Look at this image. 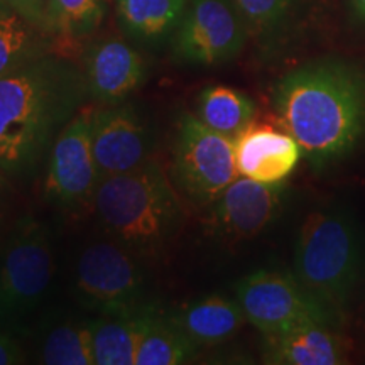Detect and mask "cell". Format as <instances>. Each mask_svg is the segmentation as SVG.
<instances>
[{
	"mask_svg": "<svg viewBox=\"0 0 365 365\" xmlns=\"http://www.w3.org/2000/svg\"><path fill=\"white\" fill-rule=\"evenodd\" d=\"M272 105L303 156L323 170L352 153L365 134V73L344 58L312 59L274 85Z\"/></svg>",
	"mask_w": 365,
	"mask_h": 365,
	"instance_id": "obj_1",
	"label": "cell"
},
{
	"mask_svg": "<svg viewBox=\"0 0 365 365\" xmlns=\"http://www.w3.org/2000/svg\"><path fill=\"white\" fill-rule=\"evenodd\" d=\"M88 97L81 66L56 51L0 76V171H33Z\"/></svg>",
	"mask_w": 365,
	"mask_h": 365,
	"instance_id": "obj_2",
	"label": "cell"
},
{
	"mask_svg": "<svg viewBox=\"0 0 365 365\" xmlns=\"http://www.w3.org/2000/svg\"><path fill=\"white\" fill-rule=\"evenodd\" d=\"M95 213L112 240L140 259H158L182 222L176 190L158 161L100 180Z\"/></svg>",
	"mask_w": 365,
	"mask_h": 365,
	"instance_id": "obj_3",
	"label": "cell"
},
{
	"mask_svg": "<svg viewBox=\"0 0 365 365\" xmlns=\"http://www.w3.org/2000/svg\"><path fill=\"white\" fill-rule=\"evenodd\" d=\"M360 271L355 223L340 210H314L304 218L294 249V276L330 308L344 313Z\"/></svg>",
	"mask_w": 365,
	"mask_h": 365,
	"instance_id": "obj_4",
	"label": "cell"
},
{
	"mask_svg": "<svg viewBox=\"0 0 365 365\" xmlns=\"http://www.w3.org/2000/svg\"><path fill=\"white\" fill-rule=\"evenodd\" d=\"M54 269L48 228L33 217L21 218L0 254V330L9 331L39 307Z\"/></svg>",
	"mask_w": 365,
	"mask_h": 365,
	"instance_id": "obj_5",
	"label": "cell"
},
{
	"mask_svg": "<svg viewBox=\"0 0 365 365\" xmlns=\"http://www.w3.org/2000/svg\"><path fill=\"white\" fill-rule=\"evenodd\" d=\"M180 190L196 205H210L239 178L234 137L210 129L195 113L182 112L173 145Z\"/></svg>",
	"mask_w": 365,
	"mask_h": 365,
	"instance_id": "obj_6",
	"label": "cell"
},
{
	"mask_svg": "<svg viewBox=\"0 0 365 365\" xmlns=\"http://www.w3.org/2000/svg\"><path fill=\"white\" fill-rule=\"evenodd\" d=\"M235 298L250 325L264 335L322 323L335 327L339 317L309 293L294 274L261 269L235 284Z\"/></svg>",
	"mask_w": 365,
	"mask_h": 365,
	"instance_id": "obj_7",
	"label": "cell"
},
{
	"mask_svg": "<svg viewBox=\"0 0 365 365\" xmlns=\"http://www.w3.org/2000/svg\"><path fill=\"white\" fill-rule=\"evenodd\" d=\"M249 41L234 0H190L170 41V54L182 66H220L239 56Z\"/></svg>",
	"mask_w": 365,
	"mask_h": 365,
	"instance_id": "obj_8",
	"label": "cell"
},
{
	"mask_svg": "<svg viewBox=\"0 0 365 365\" xmlns=\"http://www.w3.org/2000/svg\"><path fill=\"white\" fill-rule=\"evenodd\" d=\"M76 293L85 307L100 314L140 307L145 293L140 257L115 240L88 245L76 264Z\"/></svg>",
	"mask_w": 365,
	"mask_h": 365,
	"instance_id": "obj_9",
	"label": "cell"
},
{
	"mask_svg": "<svg viewBox=\"0 0 365 365\" xmlns=\"http://www.w3.org/2000/svg\"><path fill=\"white\" fill-rule=\"evenodd\" d=\"M100 180L91 148V108L81 107L51 144L44 198L63 210L83 208L93 203Z\"/></svg>",
	"mask_w": 365,
	"mask_h": 365,
	"instance_id": "obj_10",
	"label": "cell"
},
{
	"mask_svg": "<svg viewBox=\"0 0 365 365\" xmlns=\"http://www.w3.org/2000/svg\"><path fill=\"white\" fill-rule=\"evenodd\" d=\"M286 198L284 182L266 185L239 176L210 203L207 234L223 244L254 239L281 215Z\"/></svg>",
	"mask_w": 365,
	"mask_h": 365,
	"instance_id": "obj_11",
	"label": "cell"
},
{
	"mask_svg": "<svg viewBox=\"0 0 365 365\" xmlns=\"http://www.w3.org/2000/svg\"><path fill=\"white\" fill-rule=\"evenodd\" d=\"M91 148L102 178L132 171L149 161V127L132 103H103L91 108Z\"/></svg>",
	"mask_w": 365,
	"mask_h": 365,
	"instance_id": "obj_12",
	"label": "cell"
},
{
	"mask_svg": "<svg viewBox=\"0 0 365 365\" xmlns=\"http://www.w3.org/2000/svg\"><path fill=\"white\" fill-rule=\"evenodd\" d=\"M80 66L90 97L105 105L124 102L148 73L139 49L117 36L88 41L81 49Z\"/></svg>",
	"mask_w": 365,
	"mask_h": 365,
	"instance_id": "obj_13",
	"label": "cell"
},
{
	"mask_svg": "<svg viewBox=\"0 0 365 365\" xmlns=\"http://www.w3.org/2000/svg\"><path fill=\"white\" fill-rule=\"evenodd\" d=\"M234 148L239 175L266 185L284 182L303 158L289 132L255 122L234 137Z\"/></svg>",
	"mask_w": 365,
	"mask_h": 365,
	"instance_id": "obj_14",
	"label": "cell"
},
{
	"mask_svg": "<svg viewBox=\"0 0 365 365\" xmlns=\"http://www.w3.org/2000/svg\"><path fill=\"white\" fill-rule=\"evenodd\" d=\"M264 58L279 56L307 27L317 0H234Z\"/></svg>",
	"mask_w": 365,
	"mask_h": 365,
	"instance_id": "obj_15",
	"label": "cell"
},
{
	"mask_svg": "<svg viewBox=\"0 0 365 365\" xmlns=\"http://www.w3.org/2000/svg\"><path fill=\"white\" fill-rule=\"evenodd\" d=\"M262 357L272 365H340L345 349L330 325L308 323L264 335Z\"/></svg>",
	"mask_w": 365,
	"mask_h": 365,
	"instance_id": "obj_16",
	"label": "cell"
},
{
	"mask_svg": "<svg viewBox=\"0 0 365 365\" xmlns=\"http://www.w3.org/2000/svg\"><path fill=\"white\" fill-rule=\"evenodd\" d=\"M168 318L200 349L230 340L247 322L237 298L223 294H210L182 303L175 312L168 313Z\"/></svg>",
	"mask_w": 365,
	"mask_h": 365,
	"instance_id": "obj_17",
	"label": "cell"
},
{
	"mask_svg": "<svg viewBox=\"0 0 365 365\" xmlns=\"http://www.w3.org/2000/svg\"><path fill=\"white\" fill-rule=\"evenodd\" d=\"M159 313L156 304L143 303L129 312L100 314L93 319L97 365H135L137 350Z\"/></svg>",
	"mask_w": 365,
	"mask_h": 365,
	"instance_id": "obj_18",
	"label": "cell"
},
{
	"mask_svg": "<svg viewBox=\"0 0 365 365\" xmlns=\"http://www.w3.org/2000/svg\"><path fill=\"white\" fill-rule=\"evenodd\" d=\"M125 39L143 48L170 44L190 0H113Z\"/></svg>",
	"mask_w": 365,
	"mask_h": 365,
	"instance_id": "obj_19",
	"label": "cell"
},
{
	"mask_svg": "<svg viewBox=\"0 0 365 365\" xmlns=\"http://www.w3.org/2000/svg\"><path fill=\"white\" fill-rule=\"evenodd\" d=\"M108 14V0H46L44 31L54 51L86 44Z\"/></svg>",
	"mask_w": 365,
	"mask_h": 365,
	"instance_id": "obj_20",
	"label": "cell"
},
{
	"mask_svg": "<svg viewBox=\"0 0 365 365\" xmlns=\"http://www.w3.org/2000/svg\"><path fill=\"white\" fill-rule=\"evenodd\" d=\"M49 51L51 38L0 0V76Z\"/></svg>",
	"mask_w": 365,
	"mask_h": 365,
	"instance_id": "obj_21",
	"label": "cell"
},
{
	"mask_svg": "<svg viewBox=\"0 0 365 365\" xmlns=\"http://www.w3.org/2000/svg\"><path fill=\"white\" fill-rule=\"evenodd\" d=\"M254 100L227 85H208L196 97L195 115L210 129L235 137L255 118Z\"/></svg>",
	"mask_w": 365,
	"mask_h": 365,
	"instance_id": "obj_22",
	"label": "cell"
},
{
	"mask_svg": "<svg viewBox=\"0 0 365 365\" xmlns=\"http://www.w3.org/2000/svg\"><path fill=\"white\" fill-rule=\"evenodd\" d=\"M200 346L168 318L159 313L137 350L135 365H182L196 357Z\"/></svg>",
	"mask_w": 365,
	"mask_h": 365,
	"instance_id": "obj_23",
	"label": "cell"
},
{
	"mask_svg": "<svg viewBox=\"0 0 365 365\" xmlns=\"http://www.w3.org/2000/svg\"><path fill=\"white\" fill-rule=\"evenodd\" d=\"M49 365H95L93 323H68L49 333L43 346Z\"/></svg>",
	"mask_w": 365,
	"mask_h": 365,
	"instance_id": "obj_24",
	"label": "cell"
},
{
	"mask_svg": "<svg viewBox=\"0 0 365 365\" xmlns=\"http://www.w3.org/2000/svg\"><path fill=\"white\" fill-rule=\"evenodd\" d=\"M4 4L16 9L22 14L27 21H31L39 29L44 31V17H46V0H2ZM46 33V31H44Z\"/></svg>",
	"mask_w": 365,
	"mask_h": 365,
	"instance_id": "obj_25",
	"label": "cell"
},
{
	"mask_svg": "<svg viewBox=\"0 0 365 365\" xmlns=\"http://www.w3.org/2000/svg\"><path fill=\"white\" fill-rule=\"evenodd\" d=\"M26 359L22 346L6 330H0V365L22 364Z\"/></svg>",
	"mask_w": 365,
	"mask_h": 365,
	"instance_id": "obj_26",
	"label": "cell"
},
{
	"mask_svg": "<svg viewBox=\"0 0 365 365\" xmlns=\"http://www.w3.org/2000/svg\"><path fill=\"white\" fill-rule=\"evenodd\" d=\"M350 21L365 31V0H346Z\"/></svg>",
	"mask_w": 365,
	"mask_h": 365,
	"instance_id": "obj_27",
	"label": "cell"
},
{
	"mask_svg": "<svg viewBox=\"0 0 365 365\" xmlns=\"http://www.w3.org/2000/svg\"><path fill=\"white\" fill-rule=\"evenodd\" d=\"M6 182H7V176L4 175L2 171H0V190H4V186H6Z\"/></svg>",
	"mask_w": 365,
	"mask_h": 365,
	"instance_id": "obj_28",
	"label": "cell"
}]
</instances>
